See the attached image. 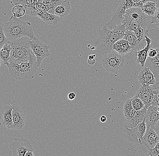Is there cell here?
Instances as JSON below:
<instances>
[{"instance_id": "13", "label": "cell", "mask_w": 159, "mask_h": 156, "mask_svg": "<svg viewBox=\"0 0 159 156\" xmlns=\"http://www.w3.org/2000/svg\"><path fill=\"white\" fill-rule=\"evenodd\" d=\"M159 143V135L153 128L148 127L142 139V145L149 150L153 149Z\"/></svg>"}, {"instance_id": "10", "label": "cell", "mask_w": 159, "mask_h": 156, "mask_svg": "<svg viewBox=\"0 0 159 156\" xmlns=\"http://www.w3.org/2000/svg\"><path fill=\"white\" fill-rule=\"evenodd\" d=\"M34 151L31 143L23 138H15L9 147L8 155L25 156L27 151Z\"/></svg>"}, {"instance_id": "38", "label": "cell", "mask_w": 159, "mask_h": 156, "mask_svg": "<svg viewBox=\"0 0 159 156\" xmlns=\"http://www.w3.org/2000/svg\"><path fill=\"white\" fill-rule=\"evenodd\" d=\"M95 62H96V61H95V59H91V60H89V59H88V63L89 65H93L95 64Z\"/></svg>"}, {"instance_id": "16", "label": "cell", "mask_w": 159, "mask_h": 156, "mask_svg": "<svg viewBox=\"0 0 159 156\" xmlns=\"http://www.w3.org/2000/svg\"><path fill=\"white\" fill-rule=\"evenodd\" d=\"M12 119L13 130H20L24 126L25 120V114L20 107L17 105H13Z\"/></svg>"}, {"instance_id": "8", "label": "cell", "mask_w": 159, "mask_h": 156, "mask_svg": "<svg viewBox=\"0 0 159 156\" xmlns=\"http://www.w3.org/2000/svg\"><path fill=\"white\" fill-rule=\"evenodd\" d=\"M159 95V83L156 82L152 86L142 85L135 96L139 97L143 102L145 106L148 108Z\"/></svg>"}, {"instance_id": "35", "label": "cell", "mask_w": 159, "mask_h": 156, "mask_svg": "<svg viewBox=\"0 0 159 156\" xmlns=\"http://www.w3.org/2000/svg\"><path fill=\"white\" fill-rule=\"evenodd\" d=\"M76 97V95L74 92L70 93L68 95V99L70 100H74Z\"/></svg>"}, {"instance_id": "6", "label": "cell", "mask_w": 159, "mask_h": 156, "mask_svg": "<svg viewBox=\"0 0 159 156\" xmlns=\"http://www.w3.org/2000/svg\"><path fill=\"white\" fill-rule=\"evenodd\" d=\"M11 75L17 80L33 78L39 66L36 56L30 61L20 64L10 63L7 66Z\"/></svg>"}, {"instance_id": "26", "label": "cell", "mask_w": 159, "mask_h": 156, "mask_svg": "<svg viewBox=\"0 0 159 156\" xmlns=\"http://www.w3.org/2000/svg\"><path fill=\"white\" fill-rule=\"evenodd\" d=\"M123 111L124 116L127 120H131L135 116L137 111L132 105V99H127L125 102L123 108Z\"/></svg>"}, {"instance_id": "7", "label": "cell", "mask_w": 159, "mask_h": 156, "mask_svg": "<svg viewBox=\"0 0 159 156\" xmlns=\"http://www.w3.org/2000/svg\"><path fill=\"white\" fill-rule=\"evenodd\" d=\"M101 61L105 70L113 74L118 73L124 67L125 58L124 56L113 50L104 55Z\"/></svg>"}, {"instance_id": "33", "label": "cell", "mask_w": 159, "mask_h": 156, "mask_svg": "<svg viewBox=\"0 0 159 156\" xmlns=\"http://www.w3.org/2000/svg\"><path fill=\"white\" fill-rule=\"evenodd\" d=\"M36 7L37 10H39L45 11L46 6L45 5L39 2L36 0Z\"/></svg>"}, {"instance_id": "40", "label": "cell", "mask_w": 159, "mask_h": 156, "mask_svg": "<svg viewBox=\"0 0 159 156\" xmlns=\"http://www.w3.org/2000/svg\"><path fill=\"white\" fill-rule=\"evenodd\" d=\"M95 57H96V55H89V57H88V59H89V60H91V59H95Z\"/></svg>"}, {"instance_id": "2", "label": "cell", "mask_w": 159, "mask_h": 156, "mask_svg": "<svg viewBox=\"0 0 159 156\" xmlns=\"http://www.w3.org/2000/svg\"><path fill=\"white\" fill-rule=\"evenodd\" d=\"M6 36L10 41L28 36L31 40L36 39L31 23L20 20L16 17H11L7 22L3 23Z\"/></svg>"}, {"instance_id": "29", "label": "cell", "mask_w": 159, "mask_h": 156, "mask_svg": "<svg viewBox=\"0 0 159 156\" xmlns=\"http://www.w3.org/2000/svg\"><path fill=\"white\" fill-rule=\"evenodd\" d=\"M9 41L5 34L3 23H1L0 24V49H2L5 44L9 43Z\"/></svg>"}, {"instance_id": "27", "label": "cell", "mask_w": 159, "mask_h": 156, "mask_svg": "<svg viewBox=\"0 0 159 156\" xmlns=\"http://www.w3.org/2000/svg\"><path fill=\"white\" fill-rule=\"evenodd\" d=\"M12 12L14 16L19 18L23 17L26 14V11L23 6L18 4L14 6Z\"/></svg>"}, {"instance_id": "12", "label": "cell", "mask_w": 159, "mask_h": 156, "mask_svg": "<svg viewBox=\"0 0 159 156\" xmlns=\"http://www.w3.org/2000/svg\"><path fill=\"white\" fill-rule=\"evenodd\" d=\"M159 120V104L154 100L152 104L148 108L145 115V121L148 127L154 128Z\"/></svg>"}, {"instance_id": "21", "label": "cell", "mask_w": 159, "mask_h": 156, "mask_svg": "<svg viewBox=\"0 0 159 156\" xmlns=\"http://www.w3.org/2000/svg\"><path fill=\"white\" fill-rule=\"evenodd\" d=\"M71 11L70 2L64 0L62 3L57 6L54 10V14L59 16L63 19H67Z\"/></svg>"}, {"instance_id": "36", "label": "cell", "mask_w": 159, "mask_h": 156, "mask_svg": "<svg viewBox=\"0 0 159 156\" xmlns=\"http://www.w3.org/2000/svg\"><path fill=\"white\" fill-rule=\"evenodd\" d=\"M153 128L155 131H156V132L159 135V120L157 122L156 125L154 126Z\"/></svg>"}, {"instance_id": "34", "label": "cell", "mask_w": 159, "mask_h": 156, "mask_svg": "<svg viewBox=\"0 0 159 156\" xmlns=\"http://www.w3.org/2000/svg\"><path fill=\"white\" fill-rule=\"evenodd\" d=\"M25 0H11V3L13 5L20 4L23 6Z\"/></svg>"}, {"instance_id": "32", "label": "cell", "mask_w": 159, "mask_h": 156, "mask_svg": "<svg viewBox=\"0 0 159 156\" xmlns=\"http://www.w3.org/2000/svg\"><path fill=\"white\" fill-rule=\"evenodd\" d=\"M158 51L157 49L152 48L149 50L148 52V57L153 58L157 55Z\"/></svg>"}, {"instance_id": "28", "label": "cell", "mask_w": 159, "mask_h": 156, "mask_svg": "<svg viewBox=\"0 0 159 156\" xmlns=\"http://www.w3.org/2000/svg\"><path fill=\"white\" fill-rule=\"evenodd\" d=\"M132 103L133 107L137 111L142 110L146 107L143 100L139 97L136 96H135L132 99Z\"/></svg>"}, {"instance_id": "31", "label": "cell", "mask_w": 159, "mask_h": 156, "mask_svg": "<svg viewBox=\"0 0 159 156\" xmlns=\"http://www.w3.org/2000/svg\"><path fill=\"white\" fill-rule=\"evenodd\" d=\"M151 23H156V25L159 27V12H157L155 16L152 17Z\"/></svg>"}, {"instance_id": "18", "label": "cell", "mask_w": 159, "mask_h": 156, "mask_svg": "<svg viewBox=\"0 0 159 156\" xmlns=\"http://www.w3.org/2000/svg\"><path fill=\"white\" fill-rule=\"evenodd\" d=\"M155 78L156 77L153 73L146 66L140 72L138 76L139 82L142 85H153L155 84L157 82Z\"/></svg>"}, {"instance_id": "23", "label": "cell", "mask_w": 159, "mask_h": 156, "mask_svg": "<svg viewBox=\"0 0 159 156\" xmlns=\"http://www.w3.org/2000/svg\"><path fill=\"white\" fill-rule=\"evenodd\" d=\"M123 38L129 42L134 52H136L139 50L142 43L138 40L134 31L126 30Z\"/></svg>"}, {"instance_id": "5", "label": "cell", "mask_w": 159, "mask_h": 156, "mask_svg": "<svg viewBox=\"0 0 159 156\" xmlns=\"http://www.w3.org/2000/svg\"><path fill=\"white\" fill-rule=\"evenodd\" d=\"M140 7H133L127 9L124 15L122 23L126 30L134 31L141 27L148 33V16Z\"/></svg>"}, {"instance_id": "15", "label": "cell", "mask_w": 159, "mask_h": 156, "mask_svg": "<svg viewBox=\"0 0 159 156\" xmlns=\"http://www.w3.org/2000/svg\"><path fill=\"white\" fill-rule=\"evenodd\" d=\"M13 105L8 103L5 105L1 110V124L9 129L13 130L12 110Z\"/></svg>"}, {"instance_id": "24", "label": "cell", "mask_w": 159, "mask_h": 156, "mask_svg": "<svg viewBox=\"0 0 159 156\" xmlns=\"http://www.w3.org/2000/svg\"><path fill=\"white\" fill-rule=\"evenodd\" d=\"M11 47L9 43L5 44L1 49L0 57L2 63L3 65H8L11 60Z\"/></svg>"}, {"instance_id": "20", "label": "cell", "mask_w": 159, "mask_h": 156, "mask_svg": "<svg viewBox=\"0 0 159 156\" xmlns=\"http://www.w3.org/2000/svg\"><path fill=\"white\" fill-rule=\"evenodd\" d=\"M113 50L123 56L134 52L132 46L124 38L118 40L114 44Z\"/></svg>"}, {"instance_id": "17", "label": "cell", "mask_w": 159, "mask_h": 156, "mask_svg": "<svg viewBox=\"0 0 159 156\" xmlns=\"http://www.w3.org/2000/svg\"><path fill=\"white\" fill-rule=\"evenodd\" d=\"M144 41H146L147 45L143 49L139 50L135 52V56H138L137 62L141 65L142 67L145 66L146 61L148 57V52L152 48V40L147 35L145 36Z\"/></svg>"}, {"instance_id": "41", "label": "cell", "mask_w": 159, "mask_h": 156, "mask_svg": "<svg viewBox=\"0 0 159 156\" xmlns=\"http://www.w3.org/2000/svg\"><path fill=\"white\" fill-rule=\"evenodd\" d=\"M157 4V12H159V0Z\"/></svg>"}, {"instance_id": "30", "label": "cell", "mask_w": 159, "mask_h": 156, "mask_svg": "<svg viewBox=\"0 0 159 156\" xmlns=\"http://www.w3.org/2000/svg\"><path fill=\"white\" fill-rule=\"evenodd\" d=\"M134 31L138 40L141 43H142V41H144L143 38H145L146 34H148L143 28L141 27H138Z\"/></svg>"}, {"instance_id": "11", "label": "cell", "mask_w": 159, "mask_h": 156, "mask_svg": "<svg viewBox=\"0 0 159 156\" xmlns=\"http://www.w3.org/2000/svg\"><path fill=\"white\" fill-rule=\"evenodd\" d=\"M147 128V125L144 120L136 127L131 129H125L123 134L124 137L130 142L142 145V139L146 132Z\"/></svg>"}, {"instance_id": "1", "label": "cell", "mask_w": 159, "mask_h": 156, "mask_svg": "<svg viewBox=\"0 0 159 156\" xmlns=\"http://www.w3.org/2000/svg\"><path fill=\"white\" fill-rule=\"evenodd\" d=\"M126 31V27L123 23L112 30L104 25L103 28L99 31V37L94 40L97 53L104 55L114 50V44L124 38Z\"/></svg>"}, {"instance_id": "37", "label": "cell", "mask_w": 159, "mask_h": 156, "mask_svg": "<svg viewBox=\"0 0 159 156\" xmlns=\"http://www.w3.org/2000/svg\"><path fill=\"white\" fill-rule=\"evenodd\" d=\"M35 155L34 154L33 151H28L25 154V156H34Z\"/></svg>"}, {"instance_id": "4", "label": "cell", "mask_w": 159, "mask_h": 156, "mask_svg": "<svg viewBox=\"0 0 159 156\" xmlns=\"http://www.w3.org/2000/svg\"><path fill=\"white\" fill-rule=\"evenodd\" d=\"M24 36L17 40L10 41L11 50L10 63L20 64L29 62L35 57L29 44V37Z\"/></svg>"}, {"instance_id": "3", "label": "cell", "mask_w": 159, "mask_h": 156, "mask_svg": "<svg viewBox=\"0 0 159 156\" xmlns=\"http://www.w3.org/2000/svg\"><path fill=\"white\" fill-rule=\"evenodd\" d=\"M148 1L157 3L159 0H115L113 7V14L111 20L105 24L112 30L122 24L124 15L127 9L133 7H140Z\"/></svg>"}, {"instance_id": "25", "label": "cell", "mask_w": 159, "mask_h": 156, "mask_svg": "<svg viewBox=\"0 0 159 156\" xmlns=\"http://www.w3.org/2000/svg\"><path fill=\"white\" fill-rule=\"evenodd\" d=\"M157 3L153 1H148L141 7L142 10L148 16H155L157 12Z\"/></svg>"}, {"instance_id": "9", "label": "cell", "mask_w": 159, "mask_h": 156, "mask_svg": "<svg viewBox=\"0 0 159 156\" xmlns=\"http://www.w3.org/2000/svg\"><path fill=\"white\" fill-rule=\"evenodd\" d=\"M29 44L36 57L38 66L40 67L45 58L51 56L49 50L50 46L40 41L37 38L33 40L30 39Z\"/></svg>"}, {"instance_id": "19", "label": "cell", "mask_w": 159, "mask_h": 156, "mask_svg": "<svg viewBox=\"0 0 159 156\" xmlns=\"http://www.w3.org/2000/svg\"><path fill=\"white\" fill-rule=\"evenodd\" d=\"M148 108L147 107H145L142 110L137 111L132 119L125 122L124 125L125 129L134 128L143 122L145 120V115Z\"/></svg>"}, {"instance_id": "14", "label": "cell", "mask_w": 159, "mask_h": 156, "mask_svg": "<svg viewBox=\"0 0 159 156\" xmlns=\"http://www.w3.org/2000/svg\"><path fill=\"white\" fill-rule=\"evenodd\" d=\"M31 16L39 17L46 23L52 25H57L63 20L61 17L56 15L39 10H37L33 13Z\"/></svg>"}, {"instance_id": "39", "label": "cell", "mask_w": 159, "mask_h": 156, "mask_svg": "<svg viewBox=\"0 0 159 156\" xmlns=\"http://www.w3.org/2000/svg\"><path fill=\"white\" fill-rule=\"evenodd\" d=\"M100 121L102 123H104V122H106L107 121V117L106 116L103 115L100 117Z\"/></svg>"}, {"instance_id": "22", "label": "cell", "mask_w": 159, "mask_h": 156, "mask_svg": "<svg viewBox=\"0 0 159 156\" xmlns=\"http://www.w3.org/2000/svg\"><path fill=\"white\" fill-rule=\"evenodd\" d=\"M157 55L153 58L148 57L145 66L148 67L152 71L156 78L159 77V48H157Z\"/></svg>"}]
</instances>
